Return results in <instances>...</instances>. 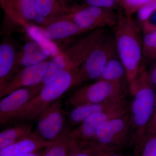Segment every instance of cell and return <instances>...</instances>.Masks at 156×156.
<instances>
[{
    "mask_svg": "<svg viewBox=\"0 0 156 156\" xmlns=\"http://www.w3.org/2000/svg\"><path fill=\"white\" fill-rule=\"evenodd\" d=\"M114 37L119 59L126 71L129 87L134 83L144 65L142 38L137 23L132 18L119 12Z\"/></svg>",
    "mask_w": 156,
    "mask_h": 156,
    "instance_id": "obj_1",
    "label": "cell"
},
{
    "mask_svg": "<svg viewBox=\"0 0 156 156\" xmlns=\"http://www.w3.org/2000/svg\"><path fill=\"white\" fill-rule=\"evenodd\" d=\"M129 87L133 96L129 108L131 140L136 145H143L147 130L154 110L156 94L151 84L144 66L133 84Z\"/></svg>",
    "mask_w": 156,
    "mask_h": 156,
    "instance_id": "obj_2",
    "label": "cell"
},
{
    "mask_svg": "<svg viewBox=\"0 0 156 156\" xmlns=\"http://www.w3.org/2000/svg\"><path fill=\"white\" fill-rule=\"evenodd\" d=\"M81 67L66 70L50 83L44 85L13 122L37 119L50 105L58 100L71 87L87 80Z\"/></svg>",
    "mask_w": 156,
    "mask_h": 156,
    "instance_id": "obj_3",
    "label": "cell"
},
{
    "mask_svg": "<svg viewBox=\"0 0 156 156\" xmlns=\"http://www.w3.org/2000/svg\"><path fill=\"white\" fill-rule=\"evenodd\" d=\"M105 34L104 28L91 31L67 49L51 57L44 77L40 84L41 87L50 83L66 70L80 67Z\"/></svg>",
    "mask_w": 156,
    "mask_h": 156,
    "instance_id": "obj_4",
    "label": "cell"
},
{
    "mask_svg": "<svg viewBox=\"0 0 156 156\" xmlns=\"http://www.w3.org/2000/svg\"><path fill=\"white\" fill-rule=\"evenodd\" d=\"M126 100L123 83L98 80L94 83L80 88L71 95L68 101L76 107Z\"/></svg>",
    "mask_w": 156,
    "mask_h": 156,
    "instance_id": "obj_5",
    "label": "cell"
},
{
    "mask_svg": "<svg viewBox=\"0 0 156 156\" xmlns=\"http://www.w3.org/2000/svg\"><path fill=\"white\" fill-rule=\"evenodd\" d=\"M131 140L129 114L108 120L98 129L92 144L106 152L117 149Z\"/></svg>",
    "mask_w": 156,
    "mask_h": 156,
    "instance_id": "obj_6",
    "label": "cell"
},
{
    "mask_svg": "<svg viewBox=\"0 0 156 156\" xmlns=\"http://www.w3.org/2000/svg\"><path fill=\"white\" fill-rule=\"evenodd\" d=\"M112 9L76 4L69 7L66 17L85 32L106 27H115L119 14Z\"/></svg>",
    "mask_w": 156,
    "mask_h": 156,
    "instance_id": "obj_7",
    "label": "cell"
},
{
    "mask_svg": "<svg viewBox=\"0 0 156 156\" xmlns=\"http://www.w3.org/2000/svg\"><path fill=\"white\" fill-rule=\"evenodd\" d=\"M66 115L61 101L58 99L50 105L38 117L34 133L44 140L53 142L61 136L67 128L65 126Z\"/></svg>",
    "mask_w": 156,
    "mask_h": 156,
    "instance_id": "obj_8",
    "label": "cell"
},
{
    "mask_svg": "<svg viewBox=\"0 0 156 156\" xmlns=\"http://www.w3.org/2000/svg\"><path fill=\"white\" fill-rule=\"evenodd\" d=\"M116 55L118 56L115 37L106 33L81 66L87 79L99 80L108 62L117 57Z\"/></svg>",
    "mask_w": 156,
    "mask_h": 156,
    "instance_id": "obj_9",
    "label": "cell"
},
{
    "mask_svg": "<svg viewBox=\"0 0 156 156\" xmlns=\"http://www.w3.org/2000/svg\"><path fill=\"white\" fill-rule=\"evenodd\" d=\"M1 4L8 18L22 27H45L50 23L40 14L33 0H1Z\"/></svg>",
    "mask_w": 156,
    "mask_h": 156,
    "instance_id": "obj_10",
    "label": "cell"
},
{
    "mask_svg": "<svg viewBox=\"0 0 156 156\" xmlns=\"http://www.w3.org/2000/svg\"><path fill=\"white\" fill-rule=\"evenodd\" d=\"M41 89L39 85L20 88L2 98L0 100L1 126L13 122Z\"/></svg>",
    "mask_w": 156,
    "mask_h": 156,
    "instance_id": "obj_11",
    "label": "cell"
},
{
    "mask_svg": "<svg viewBox=\"0 0 156 156\" xmlns=\"http://www.w3.org/2000/svg\"><path fill=\"white\" fill-rule=\"evenodd\" d=\"M128 105L92 115L70 131L71 138L81 142L92 143L98 129L108 120L129 113Z\"/></svg>",
    "mask_w": 156,
    "mask_h": 156,
    "instance_id": "obj_12",
    "label": "cell"
},
{
    "mask_svg": "<svg viewBox=\"0 0 156 156\" xmlns=\"http://www.w3.org/2000/svg\"><path fill=\"white\" fill-rule=\"evenodd\" d=\"M51 57L39 64L19 70L13 76L0 85V98L25 87L38 86L41 83Z\"/></svg>",
    "mask_w": 156,
    "mask_h": 156,
    "instance_id": "obj_13",
    "label": "cell"
},
{
    "mask_svg": "<svg viewBox=\"0 0 156 156\" xmlns=\"http://www.w3.org/2000/svg\"><path fill=\"white\" fill-rule=\"evenodd\" d=\"M128 105L126 100L108 101L103 103L86 104L74 107L67 114L73 126L79 125L88 117L109 110Z\"/></svg>",
    "mask_w": 156,
    "mask_h": 156,
    "instance_id": "obj_14",
    "label": "cell"
},
{
    "mask_svg": "<svg viewBox=\"0 0 156 156\" xmlns=\"http://www.w3.org/2000/svg\"><path fill=\"white\" fill-rule=\"evenodd\" d=\"M42 28L47 37L53 42L69 38L85 33L66 16L46 26L42 27Z\"/></svg>",
    "mask_w": 156,
    "mask_h": 156,
    "instance_id": "obj_15",
    "label": "cell"
},
{
    "mask_svg": "<svg viewBox=\"0 0 156 156\" xmlns=\"http://www.w3.org/2000/svg\"><path fill=\"white\" fill-rule=\"evenodd\" d=\"M50 57L52 56L48 51L30 39L26 43L22 50L18 53V71L24 68L39 64Z\"/></svg>",
    "mask_w": 156,
    "mask_h": 156,
    "instance_id": "obj_16",
    "label": "cell"
},
{
    "mask_svg": "<svg viewBox=\"0 0 156 156\" xmlns=\"http://www.w3.org/2000/svg\"><path fill=\"white\" fill-rule=\"evenodd\" d=\"M18 52L11 42L5 41L0 45V85L4 83L18 72Z\"/></svg>",
    "mask_w": 156,
    "mask_h": 156,
    "instance_id": "obj_17",
    "label": "cell"
},
{
    "mask_svg": "<svg viewBox=\"0 0 156 156\" xmlns=\"http://www.w3.org/2000/svg\"><path fill=\"white\" fill-rule=\"evenodd\" d=\"M50 143L34 132L27 138L0 150V156H16L37 152L43 149H46Z\"/></svg>",
    "mask_w": 156,
    "mask_h": 156,
    "instance_id": "obj_18",
    "label": "cell"
},
{
    "mask_svg": "<svg viewBox=\"0 0 156 156\" xmlns=\"http://www.w3.org/2000/svg\"><path fill=\"white\" fill-rule=\"evenodd\" d=\"M40 14L51 23L69 13L66 0H33Z\"/></svg>",
    "mask_w": 156,
    "mask_h": 156,
    "instance_id": "obj_19",
    "label": "cell"
},
{
    "mask_svg": "<svg viewBox=\"0 0 156 156\" xmlns=\"http://www.w3.org/2000/svg\"><path fill=\"white\" fill-rule=\"evenodd\" d=\"M33 126L23 124L8 128L0 133V150L27 138L32 134Z\"/></svg>",
    "mask_w": 156,
    "mask_h": 156,
    "instance_id": "obj_20",
    "label": "cell"
},
{
    "mask_svg": "<svg viewBox=\"0 0 156 156\" xmlns=\"http://www.w3.org/2000/svg\"><path fill=\"white\" fill-rule=\"evenodd\" d=\"M30 38L48 51L51 56L58 54L59 50L55 42L48 39L44 32L42 27L32 24H27L23 27Z\"/></svg>",
    "mask_w": 156,
    "mask_h": 156,
    "instance_id": "obj_21",
    "label": "cell"
},
{
    "mask_svg": "<svg viewBox=\"0 0 156 156\" xmlns=\"http://www.w3.org/2000/svg\"><path fill=\"white\" fill-rule=\"evenodd\" d=\"M124 77L126 78L124 66L120 59L115 57L108 62L99 80L122 83Z\"/></svg>",
    "mask_w": 156,
    "mask_h": 156,
    "instance_id": "obj_22",
    "label": "cell"
},
{
    "mask_svg": "<svg viewBox=\"0 0 156 156\" xmlns=\"http://www.w3.org/2000/svg\"><path fill=\"white\" fill-rule=\"evenodd\" d=\"M70 131L67 127L61 136L45 149L43 156H67L71 141Z\"/></svg>",
    "mask_w": 156,
    "mask_h": 156,
    "instance_id": "obj_23",
    "label": "cell"
},
{
    "mask_svg": "<svg viewBox=\"0 0 156 156\" xmlns=\"http://www.w3.org/2000/svg\"><path fill=\"white\" fill-rule=\"evenodd\" d=\"M142 52L143 60L149 63L156 62V31L143 33Z\"/></svg>",
    "mask_w": 156,
    "mask_h": 156,
    "instance_id": "obj_24",
    "label": "cell"
},
{
    "mask_svg": "<svg viewBox=\"0 0 156 156\" xmlns=\"http://www.w3.org/2000/svg\"><path fill=\"white\" fill-rule=\"evenodd\" d=\"M156 11V0H150L137 11V17L141 24L147 20Z\"/></svg>",
    "mask_w": 156,
    "mask_h": 156,
    "instance_id": "obj_25",
    "label": "cell"
},
{
    "mask_svg": "<svg viewBox=\"0 0 156 156\" xmlns=\"http://www.w3.org/2000/svg\"><path fill=\"white\" fill-rule=\"evenodd\" d=\"M83 4L87 5L112 10H117L120 6L115 0H83Z\"/></svg>",
    "mask_w": 156,
    "mask_h": 156,
    "instance_id": "obj_26",
    "label": "cell"
},
{
    "mask_svg": "<svg viewBox=\"0 0 156 156\" xmlns=\"http://www.w3.org/2000/svg\"><path fill=\"white\" fill-rule=\"evenodd\" d=\"M141 156H156V134L147 136Z\"/></svg>",
    "mask_w": 156,
    "mask_h": 156,
    "instance_id": "obj_27",
    "label": "cell"
},
{
    "mask_svg": "<svg viewBox=\"0 0 156 156\" xmlns=\"http://www.w3.org/2000/svg\"><path fill=\"white\" fill-rule=\"evenodd\" d=\"M155 134H156V96L153 114L148 125L147 130L146 137Z\"/></svg>",
    "mask_w": 156,
    "mask_h": 156,
    "instance_id": "obj_28",
    "label": "cell"
},
{
    "mask_svg": "<svg viewBox=\"0 0 156 156\" xmlns=\"http://www.w3.org/2000/svg\"><path fill=\"white\" fill-rule=\"evenodd\" d=\"M147 75L149 80L154 88H156V62L152 64L151 66L148 70H147Z\"/></svg>",
    "mask_w": 156,
    "mask_h": 156,
    "instance_id": "obj_29",
    "label": "cell"
},
{
    "mask_svg": "<svg viewBox=\"0 0 156 156\" xmlns=\"http://www.w3.org/2000/svg\"><path fill=\"white\" fill-rule=\"evenodd\" d=\"M142 30L144 32L156 31V24H153L148 21H146L141 24Z\"/></svg>",
    "mask_w": 156,
    "mask_h": 156,
    "instance_id": "obj_30",
    "label": "cell"
},
{
    "mask_svg": "<svg viewBox=\"0 0 156 156\" xmlns=\"http://www.w3.org/2000/svg\"><path fill=\"white\" fill-rule=\"evenodd\" d=\"M16 156H43V154H38L37 152L32 153L23 154Z\"/></svg>",
    "mask_w": 156,
    "mask_h": 156,
    "instance_id": "obj_31",
    "label": "cell"
},
{
    "mask_svg": "<svg viewBox=\"0 0 156 156\" xmlns=\"http://www.w3.org/2000/svg\"><path fill=\"white\" fill-rule=\"evenodd\" d=\"M108 156H122L120 155L119 154H110L108 153Z\"/></svg>",
    "mask_w": 156,
    "mask_h": 156,
    "instance_id": "obj_32",
    "label": "cell"
},
{
    "mask_svg": "<svg viewBox=\"0 0 156 156\" xmlns=\"http://www.w3.org/2000/svg\"><path fill=\"white\" fill-rule=\"evenodd\" d=\"M115 1L116 2H117L119 3V5L120 0H115Z\"/></svg>",
    "mask_w": 156,
    "mask_h": 156,
    "instance_id": "obj_33",
    "label": "cell"
},
{
    "mask_svg": "<svg viewBox=\"0 0 156 156\" xmlns=\"http://www.w3.org/2000/svg\"></svg>",
    "mask_w": 156,
    "mask_h": 156,
    "instance_id": "obj_34",
    "label": "cell"
}]
</instances>
